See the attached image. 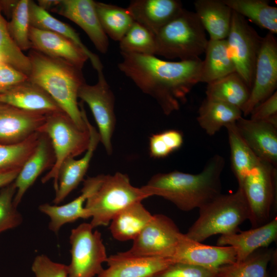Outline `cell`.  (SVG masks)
I'll list each match as a JSON object with an SVG mask.
<instances>
[{"instance_id": "cell-6", "label": "cell", "mask_w": 277, "mask_h": 277, "mask_svg": "<svg viewBox=\"0 0 277 277\" xmlns=\"http://www.w3.org/2000/svg\"><path fill=\"white\" fill-rule=\"evenodd\" d=\"M148 196L133 186L126 174H103L101 182L87 199L85 208L93 228L109 225L113 217L127 206Z\"/></svg>"}, {"instance_id": "cell-22", "label": "cell", "mask_w": 277, "mask_h": 277, "mask_svg": "<svg viewBox=\"0 0 277 277\" xmlns=\"http://www.w3.org/2000/svg\"><path fill=\"white\" fill-rule=\"evenodd\" d=\"M103 174L88 177L84 181L81 194L69 203L63 205L43 204L38 209L50 218L49 228L57 233L61 228L67 223H72L79 219L89 218L84 204L100 185Z\"/></svg>"}, {"instance_id": "cell-12", "label": "cell", "mask_w": 277, "mask_h": 277, "mask_svg": "<svg viewBox=\"0 0 277 277\" xmlns=\"http://www.w3.org/2000/svg\"><path fill=\"white\" fill-rule=\"evenodd\" d=\"M181 233L168 216L162 214L153 215L127 251L136 255L171 259Z\"/></svg>"}, {"instance_id": "cell-21", "label": "cell", "mask_w": 277, "mask_h": 277, "mask_svg": "<svg viewBox=\"0 0 277 277\" xmlns=\"http://www.w3.org/2000/svg\"><path fill=\"white\" fill-rule=\"evenodd\" d=\"M277 239V216L264 225L246 231L221 235L217 246H229L236 252V262H241L256 250L267 248Z\"/></svg>"}, {"instance_id": "cell-48", "label": "cell", "mask_w": 277, "mask_h": 277, "mask_svg": "<svg viewBox=\"0 0 277 277\" xmlns=\"http://www.w3.org/2000/svg\"><path fill=\"white\" fill-rule=\"evenodd\" d=\"M60 0H39L38 1L37 5L48 12H52L56 8L60 3Z\"/></svg>"}, {"instance_id": "cell-42", "label": "cell", "mask_w": 277, "mask_h": 277, "mask_svg": "<svg viewBox=\"0 0 277 277\" xmlns=\"http://www.w3.org/2000/svg\"><path fill=\"white\" fill-rule=\"evenodd\" d=\"M152 277H218L217 271L201 266L173 263Z\"/></svg>"}, {"instance_id": "cell-32", "label": "cell", "mask_w": 277, "mask_h": 277, "mask_svg": "<svg viewBox=\"0 0 277 277\" xmlns=\"http://www.w3.org/2000/svg\"><path fill=\"white\" fill-rule=\"evenodd\" d=\"M228 136L232 171L241 187L248 174L260 159L254 153L239 134L235 123L225 127Z\"/></svg>"}, {"instance_id": "cell-3", "label": "cell", "mask_w": 277, "mask_h": 277, "mask_svg": "<svg viewBox=\"0 0 277 277\" xmlns=\"http://www.w3.org/2000/svg\"><path fill=\"white\" fill-rule=\"evenodd\" d=\"M28 80L45 90L65 113L82 129H87L77 102L80 87L86 83L81 68L32 49Z\"/></svg>"}, {"instance_id": "cell-41", "label": "cell", "mask_w": 277, "mask_h": 277, "mask_svg": "<svg viewBox=\"0 0 277 277\" xmlns=\"http://www.w3.org/2000/svg\"><path fill=\"white\" fill-rule=\"evenodd\" d=\"M16 189L14 182L0 191V233L14 228L23 222V217L13 204Z\"/></svg>"}, {"instance_id": "cell-5", "label": "cell", "mask_w": 277, "mask_h": 277, "mask_svg": "<svg viewBox=\"0 0 277 277\" xmlns=\"http://www.w3.org/2000/svg\"><path fill=\"white\" fill-rule=\"evenodd\" d=\"M156 55L187 61L199 58L208 40L194 12L183 9L155 34Z\"/></svg>"}, {"instance_id": "cell-39", "label": "cell", "mask_w": 277, "mask_h": 277, "mask_svg": "<svg viewBox=\"0 0 277 277\" xmlns=\"http://www.w3.org/2000/svg\"><path fill=\"white\" fill-rule=\"evenodd\" d=\"M29 0L18 1L11 14V20L7 22L10 34L22 51L32 49L29 39Z\"/></svg>"}, {"instance_id": "cell-25", "label": "cell", "mask_w": 277, "mask_h": 277, "mask_svg": "<svg viewBox=\"0 0 277 277\" xmlns=\"http://www.w3.org/2000/svg\"><path fill=\"white\" fill-rule=\"evenodd\" d=\"M55 161L54 152L49 138L40 133L37 146L22 167L14 183L16 191L13 204L16 207L24 194L37 177L47 169L51 168Z\"/></svg>"}, {"instance_id": "cell-27", "label": "cell", "mask_w": 277, "mask_h": 277, "mask_svg": "<svg viewBox=\"0 0 277 277\" xmlns=\"http://www.w3.org/2000/svg\"><path fill=\"white\" fill-rule=\"evenodd\" d=\"M29 14L31 27L53 32L71 40L87 54L97 72L103 70V65L99 57L88 49L82 42L78 34L70 25L53 17L33 1L29 2Z\"/></svg>"}, {"instance_id": "cell-24", "label": "cell", "mask_w": 277, "mask_h": 277, "mask_svg": "<svg viewBox=\"0 0 277 277\" xmlns=\"http://www.w3.org/2000/svg\"><path fill=\"white\" fill-rule=\"evenodd\" d=\"M127 8L134 22L154 35L184 9L177 0H133Z\"/></svg>"}, {"instance_id": "cell-31", "label": "cell", "mask_w": 277, "mask_h": 277, "mask_svg": "<svg viewBox=\"0 0 277 277\" xmlns=\"http://www.w3.org/2000/svg\"><path fill=\"white\" fill-rule=\"evenodd\" d=\"M250 88L236 72L207 84L206 98L242 109L248 101Z\"/></svg>"}, {"instance_id": "cell-44", "label": "cell", "mask_w": 277, "mask_h": 277, "mask_svg": "<svg viewBox=\"0 0 277 277\" xmlns=\"http://www.w3.org/2000/svg\"><path fill=\"white\" fill-rule=\"evenodd\" d=\"M250 118L265 121L277 126V92L257 105L250 113Z\"/></svg>"}, {"instance_id": "cell-8", "label": "cell", "mask_w": 277, "mask_h": 277, "mask_svg": "<svg viewBox=\"0 0 277 277\" xmlns=\"http://www.w3.org/2000/svg\"><path fill=\"white\" fill-rule=\"evenodd\" d=\"M240 188L249 206L252 228L264 225L276 216V166L260 160L246 175Z\"/></svg>"}, {"instance_id": "cell-47", "label": "cell", "mask_w": 277, "mask_h": 277, "mask_svg": "<svg viewBox=\"0 0 277 277\" xmlns=\"http://www.w3.org/2000/svg\"><path fill=\"white\" fill-rule=\"evenodd\" d=\"M17 2L18 1H0L2 12L11 16Z\"/></svg>"}, {"instance_id": "cell-13", "label": "cell", "mask_w": 277, "mask_h": 277, "mask_svg": "<svg viewBox=\"0 0 277 277\" xmlns=\"http://www.w3.org/2000/svg\"><path fill=\"white\" fill-rule=\"evenodd\" d=\"M277 87V41L268 32L263 37L256 59L253 83L249 98L243 108L246 116L259 104L276 91Z\"/></svg>"}, {"instance_id": "cell-7", "label": "cell", "mask_w": 277, "mask_h": 277, "mask_svg": "<svg viewBox=\"0 0 277 277\" xmlns=\"http://www.w3.org/2000/svg\"><path fill=\"white\" fill-rule=\"evenodd\" d=\"M37 132L49 138L55 159L52 167L42 178V183L52 179L55 191L62 164L67 159L75 158L87 150L90 141L89 130L88 128L82 129L77 127L64 112H57L48 114Z\"/></svg>"}, {"instance_id": "cell-33", "label": "cell", "mask_w": 277, "mask_h": 277, "mask_svg": "<svg viewBox=\"0 0 277 277\" xmlns=\"http://www.w3.org/2000/svg\"><path fill=\"white\" fill-rule=\"evenodd\" d=\"M232 10L269 32L277 33V8L265 0H223Z\"/></svg>"}, {"instance_id": "cell-26", "label": "cell", "mask_w": 277, "mask_h": 277, "mask_svg": "<svg viewBox=\"0 0 277 277\" xmlns=\"http://www.w3.org/2000/svg\"><path fill=\"white\" fill-rule=\"evenodd\" d=\"M195 14L211 40L225 39L229 32L232 9L223 0H196Z\"/></svg>"}, {"instance_id": "cell-1", "label": "cell", "mask_w": 277, "mask_h": 277, "mask_svg": "<svg viewBox=\"0 0 277 277\" xmlns=\"http://www.w3.org/2000/svg\"><path fill=\"white\" fill-rule=\"evenodd\" d=\"M119 70L144 93L153 98L169 115L180 109L199 83L202 60L172 62L155 55L121 53Z\"/></svg>"}, {"instance_id": "cell-38", "label": "cell", "mask_w": 277, "mask_h": 277, "mask_svg": "<svg viewBox=\"0 0 277 277\" xmlns=\"http://www.w3.org/2000/svg\"><path fill=\"white\" fill-rule=\"evenodd\" d=\"M40 137L36 132L22 142L0 144V169L22 168L34 151Z\"/></svg>"}, {"instance_id": "cell-35", "label": "cell", "mask_w": 277, "mask_h": 277, "mask_svg": "<svg viewBox=\"0 0 277 277\" xmlns=\"http://www.w3.org/2000/svg\"><path fill=\"white\" fill-rule=\"evenodd\" d=\"M95 9L104 32L115 41L119 42L134 22L127 8L95 2Z\"/></svg>"}, {"instance_id": "cell-18", "label": "cell", "mask_w": 277, "mask_h": 277, "mask_svg": "<svg viewBox=\"0 0 277 277\" xmlns=\"http://www.w3.org/2000/svg\"><path fill=\"white\" fill-rule=\"evenodd\" d=\"M235 126L241 137L260 160L277 167V126L242 116L235 122Z\"/></svg>"}, {"instance_id": "cell-10", "label": "cell", "mask_w": 277, "mask_h": 277, "mask_svg": "<svg viewBox=\"0 0 277 277\" xmlns=\"http://www.w3.org/2000/svg\"><path fill=\"white\" fill-rule=\"evenodd\" d=\"M226 39L236 72L251 89L263 37L244 17L232 10L230 28Z\"/></svg>"}, {"instance_id": "cell-43", "label": "cell", "mask_w": 277, "mask_h": 277, "mask_svg": "<svg viewBox=\"0 0 277 277\" xmlns=\"http://www.w3.org/2000/svg\"><path fill=\"white\" fill-rule=\"evenodd\" d=\"M31 269L35 277H68L67 265L55 262L45 254L35 258Z\"/></svg>"}, {"instance_id": "cell-36", "label": "cell", "mask_w": 277, "mask_h": 277, "mask_svg": "<svg viewBox=\"0 0 277 277\" xmlns=\"http://www.w3.org/2000/svg\"><path fill=\"white\" fill-rule=\"evenodd\" d=\"M121 53L155 55V35L141 24L134 22L119 41Z\"/></svg>"}, {"instance_id": "cell-23", "label": "cell", "mask_w": 277, "mask_h": 277, "mask_svg": "<svg viewBox=\"0 0 277 277\" xmlns=\"http://www.w3.org/2000/svg\"><path fill=\"white\" fill-rule=\"evenodd\" d=\"M0 103L45 114L63 112L45 90L29 80L0 94Z\"/></svg>"}, {"instance_id": "cell-4", "label": "cell", "mask_w": 277, "mask_h": 277, "mask_svg": "<svg viewBox=\"0 0 277 277\" xmlns=\"http://www.w3.org/2000/svg\"><path fill=\"white\" fill-rule=\"evenodd\" d=\"M249 206L242 188L235 192L220 194L199 208V216L185 235L202 243L216 234L227 235L239 231V226L249 219Z\"/></svg>"}, {"instance_id": "cell-9", "label": "cell", "mask_w": 277, "mask_h": 277, "mask_svg": "<svg viewBox=\"0 0 277 277\" xmlns=\"http://www.w3.org/2000/svg\"><path fill=\"white\" fill-rule=\"evenodd\" d=\"M90 223H84L71 230V262L68 277H94L104 269L108 256L101 233Z\"/></svg>"}, {"instance_id": "cell-46", "label": "cell", "mask_w": 277, "mask_h": 277, "mask_svg": "<svg viewBox=\"0 0 277 277\" xmlns=\"http://www.w3.org/2000/svg\"><path fill=\"white\" fill-rule=\"evenodd\" d=\"M22 168L0 169V188L14 182Z\"/></svg>"}, {"instance_id": "cell-29", "label": "cell", "mask_w": 277, "mask_h": 277, "mask_svg": "<svg viewBox=\"0 0 277 277\" xmlns=\"http://www.w3.org/2000/svg\"><path fill=\"white\" fill-rule=\"evenodd\" d=\"M201 67L199 83L207 84L236 72L226 39L208 40Z\"/></svg>"}, {"instance_id": "cell-17", "label": "cell", "mask_w": 277, "mask_h": 277, "mask_svg": "<svg viewBox=\"0 0 277 277\" xmlns=\"http://www.w3.org/2000/svg\"><path fill=\"white\" fill-rule=\"evenodd\" d=\"M97 277H152L173 263L170 258L136 255L127 251L108 256Z\"/></svg>"}, {"instance_id": "cell-11", "label": "cell", "mask_w": 277, "mask_h": 277, "mask_svg": "<svg viewBox=\"0 0 277 277\" xmlns=\"http://www.w3.org/2000/svg\"><path fill=\"white\" fill-rule=\"evenodd\" d=\"M97 72L98 80L93 85L84 83L80 87L78 98L89 107L98 128L101 142L108 155L112 153V138L116 125L115 96L104 75Z\"/></svg>"}, {"instance_id": "cell-49", "label": "cell", "mask_w": 277, "mask_h": 277, "mask_svg": "<svg viewBox=\"0 0 277 277\" xmlns=\"http://www.w3.org/2000/svg\"><path fill=\"white\" fill-rule=\"evenodd\" d=\"M2 63H3V61H2V60H1V58H0V64H1Z\"/></svg>"}, {"instance_id": "cell-2", "label": "cell", "mask_w": 277, "mask_h": 277, "mask_svg": "<svg viewBox=\"0 0 277 277\" xmlns=\"http://www.w3.org/2000/svg\"><path fill=\"white\" fill-rule=\"evenodd\" d=\"M225 165L224 158L215 154L198 173L177 170L159 173L141 188L148 197H162L182 211L199 209L221 193V175Z\"/></svg>"}, {"instance_id": "cell-14", "label": "cell", "mask_w": 277, "mask_h": 277, "mask_svg": "<svg viewBox=\"0 0 277 277\" xmlns=\"http://www.w3.org/2000/svg\"><path fill=\"white\" fill-rule=\"evenodd\" d=\"M173 263L196 265L218 271L222 266L236 262V252L229 246H210L193 241L181 233Z\"/></svg>"}, {"instance_id": "cell-30", "label": "cell", "mask_w": 277, "mask_h": 277, "mask_svg": "<svg viewBox=\"0 0 277 277\" xmlns=\"http://www.w3.org/2000/svg\"><path fill=\"white\" fill-rule=\"evenodd\" d=\"M242 116L240 108L206 98L199 109L197 121L208 135L212 136Z\"/></svg>"}, {"instance_id": "cell-20", "label": "cell", "mask_w": 277, "mask_h": 277, "mask_svg": "<svg viewBox=\"0 0 277 277\" xmlns=\"http://www.w3.org/2000/svg\"><path fill=\"white\" fill-rule=\"evenodd\" d=\"M29 39L32 49L81 69L89 60L87 54L78 46L56 33L30 26Z\"/></svg>"}, {"instance_id": "cell-15", "label": "cell", "mask_w": 277, "mask_h": 277, "mask_svg": "<svg viewBox=\"0 0 277 277\" xmlns=\"http://www.w3.org/2000/svg\"><path fill=\"white\" fill-rule=\"evenodd\" d=\"M52 12L73 22L88 35L96 49L105 54L108 50V37L100 23L92 0H62Z\"/></svg>"}, {"instance_id": "cell-28", "label": "cell", "mask_w": 277, "mask_h": 277, "mask_svg": "<svg viewBox=\"0 0 277 277\" xmlns=\"http://www.w3.org/2000/svg\"><path fill=\"white\" fill-rule=\"evenodd\" d=\"M142 201L134 202L118 212L109 223L113 238L120 242L134 240L152 217Z\"/></svg>"}, {"instance_id": "cell-34", "label": "cell", "mask_w": 277, "mask_h": 277, "mask_svg": "<svg viewBox=\"0 0 277 277\" xmlns=\"http://www.w3.org/2000/svg\"><path fill=\"white\" fill-rule=\"evenodd\" d=\"M275 253L272 249H259L244 260L221 267L218 277H267V266Z\"/></svg>"}, {"instance_id": "cell-37", "label": "cell", "mask_w": 277, "mask_h": 277, "mask_svg": "<svg viewBox=\"0 0 277 277\" xmlns=\"http://www.w3.org/2000/svg\"><path fill=\"white\" fill-rule=\"evenodd\" d=\"M2 13L0 7V58L3 62L29 76L31 71L30 59L12 39L8 29L7 22Z\"/></svg>"}, {"instance_id": "cell-45", "label": "cell", "mask_w": 277, "mask_h": 277, "mask_svg": "<svg viewBox=\"0 0 277 277\" xmlns=\"http://www.w3.org/2000/svg\"><path fill=\"white\" fill-rule=\"evenodd\" d=\"M28 80L25 74L3 62L0 64V94Z\"/></svg>"}, {"instance_id": "cell-19", "label": "cell", "mask_w": 277, "mask_h": 277, "mask_svg": "<svg viewBox=\"0 0 277 277\" xmlns=\"http://www.w3.org/2000/svg\"><path fill=\"white\" fill-rule=\"evenodd\" d=\"M48 114L0 103V144L18 143L37 132Z\"/></svg>"}, {"instance_id": "cell-40", "label": "cell", "mask_w": 277, "mask_h": 277, "mask_svg": "<svg viewBox=\"0 0 277 277\" xmlns=\"http://www.w3.org/2000/svg\"><path fill=\"white\" fill-rule=\"evenodd\" d=\"M184 142L183 133L169 129L152 134L149 137V154L154 159H162L179 149Z\"/></svg>"}, {"instance_id": "cell-16", "label": "cell", "mask_w": 277, "mask_h": 277, "mask_svg": "<svg viewBox=\"0 0 277 277\" xmlns=\"http://www.w3.org/2000/svg\"><path fill=\"white\" fill-rule=\"evenodd\" d=\"M82 112L89 132V146L81 159L69 158L62 164L58 175L57 189L53 200L55 205L63 202L84 180L94 152L100 142L98 132L89 122L84 108L82 109Z\"/></svg>"}]
</instances>
